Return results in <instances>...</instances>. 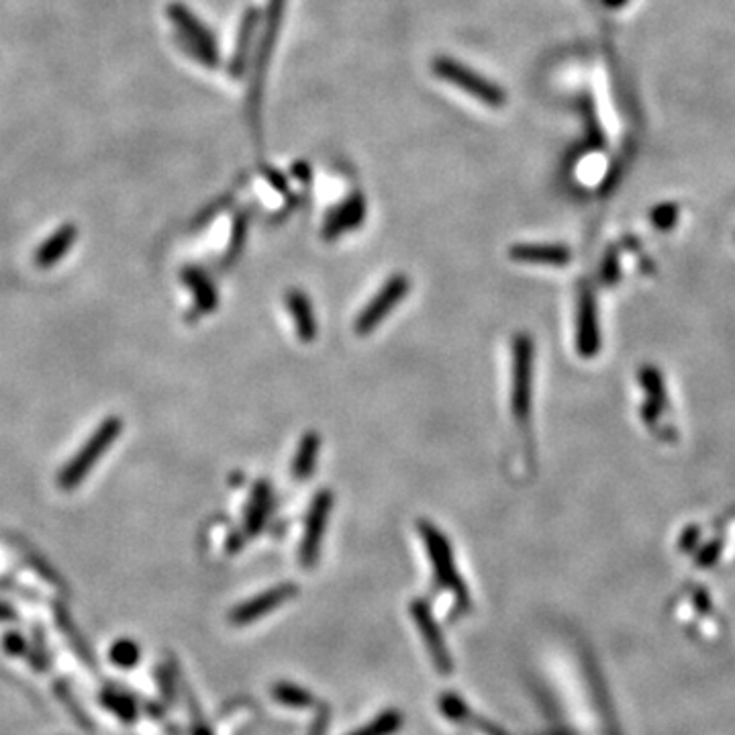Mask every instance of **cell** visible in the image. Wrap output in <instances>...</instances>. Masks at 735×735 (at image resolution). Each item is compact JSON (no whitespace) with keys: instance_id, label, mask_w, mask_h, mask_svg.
I'll list each match as a JSON object with an SVG mask.
<instances>
[{"instance_id":"6da1fadb","label":"cell","mask_w":735,"mask_h":735,"mask_svg":"<svg viewBox=\"0 0 735 735\" xmlns=\"http://www.w3.org/2000/svg\"><path fill=\"white\" fill-rule=\"evenodd\" d=\"M419 533L429 551L437 582L454 592L459 607H468L470 603L468 590H466L462 578H459L458 574L456 564H454V554H451V548H450L448 540H445V535L434 525V523L425 521V519L419 521Z\"/></svg>"},{"instance_id":"7a4b0ae2","label":"cell","mask_w":735,"mask_h":735,"mask_svg":"<svg viewBox=\"0 0 735 735\" xmlns=\"http://www.w3.org/2000/svg\"><path fill=\"white\" fill-rule=\"evenodd\" d=\"M121 429H123V423L119 417H111V419L104 421L103 425L90 435V440L80 451H78L72 462L62 470V475H60L62 489L70 491V489H74L78 483H82V480L87 478L92 466L101 459L104 451L111 448V443L117 440L119 434H121Z\"/></svg>"},{"instance_id":"3957f363","label":"cell","mask_w":735,"mask_h":735,"mask_svg":"<svg viewBox=\"0 0 735 735\" xmlns=\"http://www.w3.org/2000/svg\"><path fill=\"white\" fill-rule=\"evenodd\" d=\"M533 374V339L519 334L513 342V415L519 423H525L532 413V378Z\"/></svg>"},{"instance_id":"277c9868","label":"cell","mask_w":735,"mask_h":735,"mask_svg":"<svg viewBox=\"0 0 735 735\" xmlns=\"http://www.w3.org/2000/svg\"><path fill=\"white\" fill-rule=\"evenodd\" d=\"M434 72L448 80L454 87L462 88L464 92H468L475 98H478L480 103L489 104V107H503L505 104V95L497 84H492L491 80H486L476 72H472L470 68H466L464 63H459L456 60L450 58H435L434 60Z\"/></svg>"},{"instance_id":"5b68a950","label":"cell","mask_w":735,"mask_h":735,"mask_svg":"<svg viewBox=\"0 0 735 735\" xmlns=\"http://www.w3.org/2000/svg\"><path fill=\"white\" fill-rule=\"evenodd\" d=\"M168 17L174 23L176 29H178L184 45H186L202 63H207L209 68H215V63L219 62L217 44L207 27L180 3L168 6Z\"/></svg>"},{"instance_id":"8992f818","label":"cell","mask_w":735,"mask_h":735,"mask_svg":"<svg viewBox=\"0 0 735 735\" xmlns=\"http://www.w3.org/2000/svg\"><path fill=\"white\" fill-rule=\"evenodd\" d=\"M409 291H411V280H409L405 274L391 276V278L384 282V286L380 288L378 294L374 296V299L364 307L362 313L358 315L356 323H353V331H356L358 335L372 334V331L386 319L388 313L405 299Z\"/></svg>"},{"instance_id":"52a82bcc","label":"cell","mask_w":735,"mask_h":735,"mask_svg":"<svg viewBox=\"0 0 735 735\" xmlns=\"http://www.w3.org/2000/svg\"><path fill=\"white\" fill-rule=\"evenodd\" d=\"M331 507H334V492L329 489H321L315 494L313 503L309 507L307 523H305V535H302L301 546V562L305 566H315L317 557H319L321 541L325 527H327Z\"/></svg>"},{"instance_id":"ba28073f","label":"cell","mask_w":735,"mask_h":735,"mask_svg":"<svg viewBox=\"0 0 735 735\" xmlns=\"http://www.w3.org/2000/svg\"><path fill=\"white\" fill-rule=\"evenodd\" d=\"M296 592H299V586L291 584V582L274 586V589L261 592V595L253 597L252 600H247V603L235 607V609L231 611V624H235V625L253 624L256 619L264 617V615L272 613L274 609H278V607L285 605L286 600L296 597Z\"/></svg>"},{"instance_id":"9c48e42d","label":"cell","mask_w":735,"mask_h":735,"mask_svg":"<svg viewBox=\"0 0 735 735\" xmlns=\"http://www.w3.org/2000/svg\"><path fill=\"white\" fill-rule=\"evenodd\" d=\"M576 350L584 358L597 356L600 350V331H599V315L595 296L590 291H582L578 301V319H576Z\"/></svg>"},{"instance_id":"30bf717a","label":"cell","mask_w":735,"mask_h":735,"mask_svg":"<svg viewBox=\"0 0 735 735\" xmlns=\"http://www.w3.org/2000/svg\"><path fill=\"white\" fill-rule=\"evenodd\" d=\"M411 613H413V617L417 621V627H419V632L423 633V640L427 641V648L431 652V658H434V662H435V666L440 668L442 674H450L451 673V658L448 654V648H445V643H443L440 627H437L427 603H423V600H415L413 607H411Z\"/></svg>"},{"instance_id":"8fae6325","label":"cell","mask_w":735,"mask_h":735,"mask_svg":"<svg viewBox=\"0 0 735 735\" xmlns=\"http://www.w3.org/2000/svg\"><path fill=\"white\" fill-rule=\"evenodd\" d=\"M508 256L515 261H521V264L564 268L570 264L572 252L560 244H515L508 250Z\"/></svg>"},{"instance_id":"7c38bea8","label":"cell","mask_w":735,"mask_h":735,"mask_svg":"<svg viewBox=\"0 0 735 735\" xmlns=\"http://www.w3.org/2000/svg\"><path fill=\"white\" fill-rule=\"evenodd\" d=\"M364 215L366 202L362 199V194H353L351 199L345 201L342 207H337L334 213L329 215L327 221H325L323 237L335 239L337 235H342V233L358 227V225L364 221Z\"/></svg>"},{"instance_id":"4fadbf2b","label":"cell","mask_w":735,"mask_h":735,"mask_svg":"<svg viewBox=\"0 0 735 735\" xmlns=\"http://www.w3.org/2000/svg\"><path fill=\"white\" fill-rule=\"evenodd\" d=\"M272 508V489L266 480H261L256 486H253L250 503L245 508V533L247 535H256L261 527L266 525L268 513Z\"/></svg>"},{"instance_id":"5bb4252c","label":"cell","mask_w":735,"mask_h":735,"mask_svg":"<svg viewBox=\"0 0 735 735\" xmlns=\"http://www.w3.org/2000/svg\"><path fill=\"white\" fill-rule=\"evenodd\" d=\"M286 307L291 310L294 325H296V334H299L301 342H313L317 335V321L313 313V305L305 296V293L301 291H288L286 293Z\"/></svg>"},{"instance_id":"9a60e30c","label":"cell","mask_w":735,"mask_h":735,"mask_svg":"<svg viewBox=\"0 0 735 735\" xmlns=\"http://www.w3.org/2000/svg\"><path fill=\"white\" fill-rule=\"evenodd\" d=\"M76 242V227L74 225H62V227L54 233L52 237L45 239L44 245L35 253V261L39 268H49L66 256L70 247Z\"/></svg>"},{"instance_id":"2e32d148","label":"cell","mask_w":735,"mask_h":735,"mask_svg":"<svg viewBox=\"0 0 735 735\" xmlns=\"http://www.w3.org/2000/svg\"><path fill=\"white\" fill-rule=\"evenodd\" d=\"M319 450H321V437L317 435L315 431H309V434L301 440L299 450H296V456L293 462L294 480L305 483L307 478H310L317 466V458H319Z\"/></svg>"},{"instance_id":"e0dca14e","label":"cell","mask_w":735,"mask_h":735,"mask_svg":"<svg viewBox=\"0 0 735 735\" xmlns=\"http://www.w3.org/2000/svg\"><path fill=\"white\" fill-rule=\"evenodd\" d=\"M184 282L193 288L194 301L202 313H211L217 307V288L202 270H199V268H186L184 270Z\"/></svg>"},{"instance_id":"ac0fdd59","label":"cell","mask_w":735,"mask_h":735,"mask_svg":"<svg viewBox=\"0 0 735 735\" xmlns=\"http://www.w3.org/2000/svg\"><path fill=\"white\" fill-rule=\"evenodd\" d=\"M640 383L643 391L648 392V401H652L656 407L664 413L668 409V394L666 386H664V378L656 366H641L640 370Z\"/></svg>"},{"instance_id":"d6986e66","label":"cell","mask_w":735,"mask_h":735,"mask_svg":"<svg viewBox=\"0 0 735 735\" xmlns=\"http://www.w3.org/2000/svg\"><path fill=\"white\" fill-rule=\"evenodd\" d=\"M256 21H258V12L256 11L247 12L244 23H242V29H239L235 55H233V60H231V72L235 76H239L244 72V63H245V58H247V47H250L252 31H253V27H256Z\"/></svg>"},{"instance_id":"ffe728a7","label":"cell","mask_w":735,"mask_h":735,"mask_svg":"<svg viewBox=\"0 0 735 735\" xmlns=\"http://www.w3.org/2000/svg\"><path fill=\"white\" fill-rule=\"evenodd\" d=\"M272 695L276 701H280L282 705L296 706V709H302V706H309L313 703V697L309 695L307 690H302L299 687H291V684H276Z\"/></svg>"},{"instance_id":"44dd1931","label":"cell","mask_w":735,"mask_h":735,"mask_svg":"<svg viewBox=\"0 0 735 735\" xmlns=\"http://www.w3.org/2000/svg\"><path fill=\"white\" fill-rule=\"evenodd\" d=\"M402 725V715L397 711H388L383 717H378L376 721H372L370 725H366L364 730H359L351 735H391L394 731H399V727Z\"/></svg>"},{"instance_id":"7402d4cb","label":"cell","mask_w":735,"mask_h":735,"mask_svg":"<svg viewBox=\"0 0 735 735\" xmlns=\"http://www.w3.org/2000/svg\"><path fill=\"white\" fill-rule=\"evenodd\" d=\"M111 660L119 668H131L139 660V648L131 640H119L111 648Z\"/></svg>"},{"instance_id":"603a6c76","label":"cell","mask_w":735,"mask_h":735,"mask_svg":"<svg viewBox=\"0 0 735 735\" xmlns=\"http://www.w3.org/2000/svg\"><path fill=\"white\" fill-rule=\"evenodd\" d=\"M676 219H678V207L674 202H664V204H660V207H656L652 211V223L660 231L673 229Z\"/></svg>"},{"instance_id":"cb8c5ba5","label":"cell","mask_w":735,"mask_h":735,"mask_svg":"<svg viewBox=\"0 0 735 735\" xmlns=\"http://www.w3.org/2000/svg\"><path fill=\"white\" fill-rule=\"evenodd\" d=\"M619 276H621V272H619V260H617V252L611 250V252L607 253V256H605V261H603V272H600V278H603V282H605L607 286H613L615 282L619 280Z\"/></svg>"},{"instance_id":"d4e9b609","label":"cell","mask_w":735,"mask_h":735,"mask_svg":"<svg viewBox=\"0 0 735 735\" xmlns=\"http://www.w3.org/2000/svg\"><path fill=\"white\" fill-rule=\"evenodd\" d=\"M719 554H721V541L719 540H713L709 543H705L703 549H698V554L695 557L697 566H703V568L711 566V564L717 562Z\"/></svg>"},{"instance_id":"484cf974","label":"cell","mask_w":735,"mask_h":735,"mask_svg":"<svg viewBox=\"0 0 735 735\" xmlns=\"http://www.w3.org/2000/svg\"><path fill=\"white\" fill-rule=\"evenodd\" d=\"M698 540H701V527H698V525H690V527H687V529H684V532H682L681 543H678V546H681L682 551H692V549L697 548Z\"/></svg>"},{"instance_id":"4316f807","label":"cell","mask_w":735,"mask_h":735,"mask_svg":"<svg viewBox=\"0 0 735 735\" xmlns=\"http://www.w3.org/2000/svg\"><path fill=\"white\" fill-rule=\"evenodd\" d=\"M660 415H662V411L658 407L654 405L652 401H646L643 402V407H641V417H643V421L648 423V425H656V423H658V419H660Z\"/></svg>"},{"instance_id":"83f0119b","label":"cell","mask_w":735,"mask_h":735,"mask_svg":"<svg viewBox=\"0 0 735 735\" xmlns=\"http://www.w3.org/2000/svg\"><path fill=\"white\" fill-rule=\"evenodd\" d=\"M607 6H611V9H619V6H624L627 0H603Z\"/></svg>"}]
</instances>
